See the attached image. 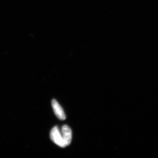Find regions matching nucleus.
<instances>
[{
  "mask_svg": "<svg viewBox=\"0 0 158 158\" xmlns=\"http://www.w3.org/2000/svg\"><path fill=\"white\" fill-rule=\"evenodd\" d=\"M50 138L52 141L58 146L62 148L66 147L62 135L58 127H55L51 131Z\"/></svg>",
  "mask_w": 158,
  "mask_h": 158,
  "instance_id": "1",
  "label": "nucleus"
},
{
  "mask_svg": "<svg viewBox=\"0 0 158 158\" xmlns=\"http://www.w3.org/2000/svg\"><path fill=\"white\" fill-rule=\"evenodd\" d=\"M52 107L56 116L60 120H65L66 116L63 109L55 99L52 100Z\"/></svg>",
  "mask_w": 158,
  "mask_h": 158,
  "instance_id": "2",
  "label": "nucleus"
},
{
  "mask_svg": "<svg viewBox=\"0 0 158 158\" xmlns=\"http://www.w3.org/2000/svg\"><path fill=\"white\" fill-rule=\"evenodd\" d=\"M62 135L66 146H68L70 144L72 141V133L70 128L68 126L64 125L62 127Z\"/></svg>",
  "mask_w": 158,
  "mask_h": 158,
  "instance_id": "3",
  "label": "nucleus"
}]
</instances>
